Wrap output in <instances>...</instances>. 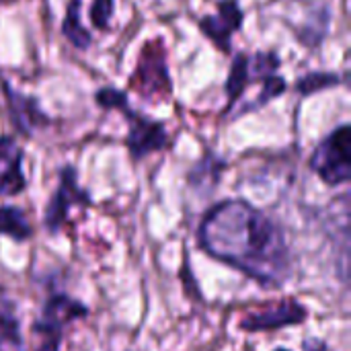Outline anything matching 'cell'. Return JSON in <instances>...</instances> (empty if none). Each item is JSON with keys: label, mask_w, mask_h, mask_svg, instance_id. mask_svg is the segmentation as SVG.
<instances>
[{"label": "cell", "mask_w": 351, "mask_h": 351, "mask_svg": "<svg viewBox=\"0 0 351 351\" xmlns=\"http://www.w3.org/2000/svg\"><path fill=\"white\" fill-rule=\"evenodd\" d=\"M199 243L214 259L265 286H278L290 274V253L282 230L243 199L214 206L202 220Z\"/></svg>", "instance_id": "obj_1"}, {"label": "cell", "mask_w": 351, "mask_h": 351, "mask_svg": "<svg viewBox=\"0 0 351 351\" xmlns=\"http://www.w3.org/2000/svg\"><path fill=\"white\" fill-rule=\"evenodd\" d=\"M311 169L327 185H343L351 177V128L339 125L315 148Z\"/></svg>", "instance_id": "obj_2"}, {"label": "cell", "mask_w": 351, "mask_h": 351, "mask_svg": "<svg viewBox=\"0 0 351 351\" xmlns=\"http://www.w3.org/2000/svg\"><path fill=\"white\" fill-rule=\"evenodd\" d=\"M278 68H280V58L274 51H257L253 56L237 53L226 80V95L230 105H234L245 95L251 80L263 82L265 78L274 76Z\"/></svg>", "instance_id": "obj_3"}, {"label": "cell", "mask_w": 351, "mask_h": 351, "mask_svg": "<svg viewBox=\"0 0 351 351\" xmlns=\"http://www.w3.org/2000/svg\"><path fill=\"white\" fill-rule=\"evenodd\" d=\"M84 315L86 308L68 296L58 294L49 298V302L43 306L41 319L35 325V331L41 337V346L37 348V351H58L64 327L76 317H84Z\"/></svg>", "instance_id": "obj_4"}, {"label": "cell", "mask_w": 351, "mask_h": 351, "mask_svg": "<svg viewBox=\"0 0 351 351\" xmlns=\"http://www.w3.org/2000/svg\"><path fill=\"white\" fill-rule=\"evenodd\" d=\"M117 111H121L128 119V138L125 144L130 148V154L134 160H142L144 156L152 152H160L169 146V136L165 132V125L160 121L148 119L140 113H134L130 109V103L125 101Z\"/></svg>", "instance_id": "obj_5"}, {"label": "cell", "mask_w": 351, "mask_h": 351, "mask_svg": "<svg viewBox=\"0 0 351 351\" xmlns=\"http://www.w3.org/2000/svg\"><path fill=\"white\" fill-rule=\"evenodd\" d=\"M88 193L80 189L78 181H76V171L72 167H64L60 171V185L45 210V226L56 232L68 218L70 208L74 206H86Z\"/></svg>", "instance_id": "obj_6"}, {"label": "cell", "mask_w": 351, "mask_h": 351, "mask_svg": "<svg viewBox=\"0 0 351 351\" xmlns=\"http://www.w3.org/2000/svg\"><path fill=\"white\" fill-rule=\"evenodd\" d=\"M243 8L239 0H220L218 10L199 21V29L222 51L232 49V35L243 27Z\"/></svg>", "instance_id": "obj_7"}, {"label": "cell", "mask_w": 351, "mask_h": 351, "mask_svg": "<svg viewBox=\"0 0 351 351\" xmlns=\"http://www.w3.org/2000/svg\"><path fill=\"white\" fill-rule=\"evenodd\" d=\"M23 148L14 138H0V195H19L27 187V179L23 173Z\"/></svg>", "instance_id": "obj_8"}, {"label": "cell", "mask_w": 351, "mask_h": 351, "mask_svg": "<svg viewBox=\"0 0 351 351\" xmlns=\"http://www.w3.org/2000/svg\"><path fill=\"white\" fill-rule=\"evenodd\" d=\"M306 317V311L296 304V302H282L278 306H271L263 313H257L243 321V329L249 331H267V329H278L284 325H296L302 323Z\"/></svg>", "instance_id": "obj_9"}, {"label": "cell", "mask_w": 351, "mask_h": 351, "mask_svg": "<svg viewBox=\"0 0 351 351\" xmlns=\"http://www.w3.org/2000/svg\"><path fill=\"white\" fill-rule=\"evenodd\" d=\"M80 4L82 0H70L68 8H66V16L62 23V33L64 37L78 49H88L93 43V37L88 33V29L82 25L80 21Z\"/></svg>", "instance_id": "obj_10"}, {"label": "cell", "mask_w": 351, "mask_h": 351, "mask_svg": "<svg viewBox=\"0 0 351 351\" xmlns=\"http://www.w3.org/2000/svg\"><path fill=\"white\" fill-rule=\"evenodd\" d=\"M0 234H6L14 241H25L31 237V226L19 208H0Z\"/></svg>", "instance_id": "obj_11"}, {"label": "cell", "mask_w": 351, "mask_h": 351, "mask_svg": "<svg viewBox=\"0 0 351 351\" xmlns=\"http://www.w3.org/2000/svg\"><path fill=\"white\" fill-rule=\"evenodd\" d=\"M333 84H339V76L337 74H331V72H311V74L298 78L296 90L302 93V95H313V93L329 88Z\"/></svg>", "instance_id": "obj_12"}, {"label": "cell", "mask_w": 351, "mask_h": 351, "mask_svg": "<svg viewBox=\"0 0 351 351\" xmlns=\"http://www.w3.org/2000/svg\"><path fill=\"white\" fill-rule=\"evenodd\" d=\"M0 351H23L14 319L0 315Z\"/></svg>", "instance_id": "obj_13"}, {"label": "cell", "mask_w": 351, "mask_h": 351, "mask_svg": "<svg viewBox=\"0 0 351 351\" xmlns=\"http://www.w3.org/2000/svg\"><path fill=\"white\" fill-rule=\"evenodd\" d=\"M113 10H115V0H93V4H90V23L97 29L107 31L109 21L113 16Z\"/></svg>", "instance_id": "obj_14"}]
</instances>
